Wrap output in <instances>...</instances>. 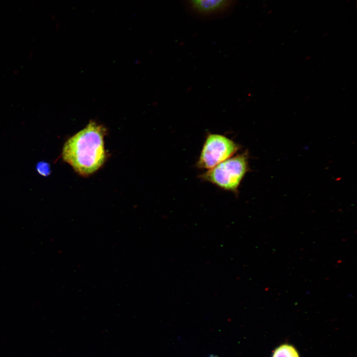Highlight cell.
Listing matches in <instances>:
<instances>
[{"mask_svg": "<svg viewBox=\"0 0 357 357\" xmlns=\"http://www.w3.org/2000/svg\"><path fill=\"white\" fill-rule=\"evenodd\" d=\"M106 133L105 127L90 121L66 141L62 152L63 160L82 176L94 173L107 159L104 141Z\"/></svg>", "mask_w": 357, "mask_h": 357, "instance_id": "6da1fadb", "label": "cell"}, {"mask_svg": "<svg viewBox=\"0 0 357 357\" xmlns=\"http://www.w3.org/2000/svg\"><path fill=\"white\" fill-rule=\"evenodd\" d=\"M248 158V152L245 151L208 170L198 178L221 189L237 194L243 178L250 170Z\"/></svg>", "mask_w": 357, "mask_h": 357, "instance_id": "7a4b0ae2", "label": "cell"}, {"mask_svg": "<svg viewBox=\"0 0 357 357\" xmlns=\"http://www.w3.org/2000/svg\"><path fill=\"white\" fill-rule=\"evenodd\" d=\"M241 147L239 144L224 135L208 133L196 166L200 169L209 170L233 156Z\"/></svg>", "mask_w": 357, "mask_h": 357, "instance_id": "3957f363", "label": "cell"}, {"mask_svg": "<svg viewBox=\"0 0 357 357\" xmlns=\"http://www.w3.org/2000/svg\"><path fill=\"white\" fill-rule=\"evenodd\" d=\"M272 357H299L296 348L289 344H283L277 348Z\"/></svg>", "mask_w": 357, "mask_h": 357, "instance_id": "277c9868", "label": "cell"}, {"mask_svg": "<svg viewBox=\"0 0 357 357\" xmlns=\"http://www.w3.org/2000/svg\"><path fill=\"white\" fill-rule=\"evenodd\" d=\"M225 0H192L194 4L199 9L208 11L220 6Z\"/></svg>", "mask_w": 357, "mask_h": 357, "instance_id": "5b68a950", "label": "cell"}, {"mask_svg": "<svg viewBox=\"0 0 357 357\" xmlns=\"http://www.w3.org/2000/svg\"><path fill=\"white\" fill-rule=\"evenodd\" d=\"M38 173L41 176L47 177L51 172L50 164L46 162H40L36 166Z\"/></svg>", "mask_w": 357, "mask_h": 357, "instance_id": "8992f818", "label": "cell"}]
</instances>
